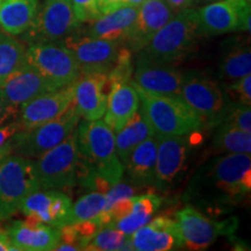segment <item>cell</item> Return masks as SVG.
<instances>
[{"label": "cell", "mask_w": 251, "mask_h": 251, "mask_svg": "<svg viewBox=\"0 0 251 251\" xmlns=\"http://www.w3.org/2000/svg\"><path fill=\"white\" fill-rule=\"evenodd\" d=\"M250 191V153H225L198 172L188 192L197 201L220 207L237 205Z\"/></svg>", "instance_id": "obj_1"}, {"label": "cell", "mask_w": 251, "mask_h": 251, "mask_svg": "<svg viewBox=\"0 0 251 251\" xmlns=\"http://www.w3.org/2000/svg\"><path fill=\"white\" fill-rule=\"evenodd\" d=\"M77 180L86 174H96L113 186L122 179L125 165L115 149V133L98 120H85L77 126Z\"/></svg>", "instance_id": "obj_2"}, {"label": "cell", "mask_w": 251, "mask_h": 251, "mask_svg": "<svg viewBox=\"0 0 251 251\" xmlns=\"http://www.w3.org/2000/svg\"><path fill=\"white\" fill-rule=\"evenodd\" d=\"M200 36L196 8L177 12L174 18L156 33L149 43L140 50L137 64H171L184 58Z\"/></svg>", "instance_id": "obj_3"}, {"label": "cell", "mask_w": 251, "mask_h": 251, "mask_svg": "<svg viewBox=\"0 0 251 251\" xmlns=\"http://www.w3.org/2000/svg\"><path fill=\"white\" fill-rule=\"evenodd\" d=\"M135 89L139 93L140 112L157 137L191 135L205 126L180 97L159 96Z\"/></svg>", "instance_id": "obj_4"}, {"label": "cell", "mask_w": 251, "mask_h": 251, "mask_svg": "<svg viewBox=\"0 0 251 251\" xmlns=\"http://www.w3.org/2000/svg\"><path fill=\"white\" fill-rule=\"evenodd\" d=\"M79 119V114L72 103L67 111L54 120L29 129L19 130L9 141L11 153L30 159L39 158L67 139L77 128Z\"/></svg>", "instance_id": "obj_5"}, {"label": "cell", "mask_w": 251, "mask_h": 251, "mask_svg": "<svg viewBox=\"0 0 251 251\" xmlns=\"http://www.w3.org/2000/svg\"><path fill=\"white\" fill-rule=\"evenodd\" d=\"M37 190L41 188L34 171V161L8 153L0 162V220L15 214L25 198Z\"/></svg>", "instance_id": "obj_6"}, {"label": "cell", "mask_w": 251, "mask_h": 251, "mask_svg": "<svg viewBox=\"0 0 251 251\" xmlns=\"http://www.w3.org/2000/svg\"><path fill=\"white\" fill-rule=\"evenodd\" d=\"M76 129L58 146L34 161V171L41 190H64L77 183Z\"/></svg>", "instance_id": "obj_7"}, {"label": "cell", "mask_w": 251, "mask_h": 251, "mask_svg": "<svg viewBox=\"0 0 251 251\" xmlns=\"http://www.w3.org/2000/svg\"><path fill=\"white\" fill-rule=\"evenodd\" d=\"M79 26L70 0H46V4L37 11L35 19L23 35L29 45L63 42L77 31Z\"/></svg>", "instance_id": "obj_8"}, {"label": "cell", "mask_w": 251, "mask_h": 251, "mask_svg": "<svg viewBox=\"0 0 251 251\" xmlns=\"http://www.w3.org/2000/svg\"><path fill=\"white\" fill-rule=\"evenodd\" d=\"M26 63L58 89L74 84L81 75L76 58L62 42L29 45L26 49Z\"/></svg>", "instance_id": "obj_9"}, {"label": "cell", "mask_w": 251, "mask_h": 251, "mask_svg": "<svg viewBox=\"0 0 251 251\" xmlns=\"http://www.w3.org/2000/svg\"><path fill=\"white\" fill-rule=\"evenodd\" d=\"M196 11L200 35L216 36L235 30L250 31L251 8L248 0H216Z\"/></svg>", "instance_id": "obj_10"}, {"label": "cell", "mask_w": 251, "mask_h": 251, "mask_svg": "<svg viewBox=\"0 0 251 251\" xmlns=\"http://www.w3.org/2000/svg\"><path fill=\"white\" fill-rule=\"evenodd\" d=\"M184 247L191 250H205L219 236H233L238 221L236 218L216 221L207 218L192 205L185 206L176 214Z\"/></svg>", "instance_id": "obj_11"}, {"label": "cell", "mask_w": 251, "mask_h": 251, "mask_svg": "<svg viewBox=\"0 0 251 251\" xmlns=\"http://www.w3.org/2000/svg\"><path fill=\"white\" fill-rule=\"evenodd\" d=\"M62 43L76 58L81 74H108L117 62L119 50L124 46L117 41L92 37L78 30L63 40Z\"/></svg>", "instance_id": "obj_12"}, {"label": "cell", "mask_w": 251, "mask_h": 251, "mask_svg": "<svg viewBox=\"0 0 251 251\" xmlns=\"http://www.w3.org/2000/svg\"><path fill=\"white\" fill-rule=\"evenodd\" d=\"M180 98L201 119L203 125H219L227 107L219 84L203 77H185Z\"/></svg>", "instance_id": "obj_13"}, {"label": "cell", "mask_w": 251, "mask_h": 251, "mask_svg": "<svg viewBox=\"0 0 251 251\" xmlns=\"http://www.w3.org/2000/svg\"><path fill=\"white\" fill-rule=\"evenodd\" d=\"M74 84L40 94L23 103L17 115L21 129H29L62 115L74 103Z\"/></svg>", "instance_id": "obj_14"}, {"label": "cell", "mask_w": 251, "mask_h": 251, "mask_svg": "<svg viewBox=\"0 0 251 251\" xmlns=\"http://www.w3.org/2000/svg\"><path fill=\"white\" fill-rule=\"evenodd\" d=\"M71 206L70 197L59 190H37L25 198L20 209L27 216V224L62 227Z\"/></svg>", "instance_id": "obj_15"}, {"label": "cell", "mask_w": 251, "mask_h": 251, "mask_svg": "<svg viewBox=\"0 0 251 251\" xmlns=\"http://www.w3.org/2000/svg\"><path fill=\"white\" fill-rule=\"evenodd\" d=\"M109 91L108 74H81L74 84V105L79 117L90 121L101 119L107 107Z\"/></svg>", "instance_id": "obj_16"}, {"label": "cell", "mask_w": 251, "mask_h": 251, "mask_svg": "<svg viewBox=\"0 0 251 251\" xmlns=\"http://www.w3.org/2000/svg\"><path fill=\"white\" fill-rule=\"evenodd\" d=\"M188 148V135L158 137L152 186L165 191L174 185L186 163Z\"/></svg>", "instance_id": "obj_17"}, {"label": "cell", "mask_w": 251, "mask_h": 251, "mask_svg": "<svg viewBox=\"0 0 251 251\" xmlns=\"http://www.w3.org/2000/svg\"><path fill=\"white\" fill-rule=\"evenodd\" d=\"M131 250L169 251L184 247L176 219L159 215L130 235Z\"/></svg>", "instance_id": "obj_18"}, {"label": "cell", "mask_w": 251, "mask_h": 251, "mask_svg": "<svg viewBox=\"0 0 251 251\" xmlns=\"http://www.w3.org/2000/svg\"><path fill=\"white\" fill-rule=\"evenodd\" d=\"M175 15L176 12L165 0H147L139 7V13L126 45L133 52H139Z\"/></svg>", "instance_id": "obj_19"}, {"label": "cell", "mask_w": 251, "mask_h": 251, "mask_svg": "<svg viewBox=\"0 0 251 251\" xmlns=\"http://www.w3.org/2000/svg\"><path fill=\"white\" fill-rule=\"evenodd\" d=\"M185 75L170 64L139 63L130 83L146 92L166 97H180Z\"/></svg>", "instance_id": "obj_20"}, {"label": "cell", "mask_w": 251, "mask_h": 251, "mask_svg": "<svg viewBox=\"0 0 251 251\" xmlns=\"http://www.w3.org/2000/svg\"><path fill=\"white\" fill-rule=\"evenodd\" d=\"M57 89L58 87L54 83L47 79L27 63L14 74H12L0 85V90L4 93L6 101L17 111H19V107L28 100Z\"/></svg>", "instance_id": "obj_21"}, {"label": "cell", "mask_w": 251, "mask_h": 251, "mask_svg": "<svg viewBox=\"0 0 251 251\" xmlns=\"http://www.w3.org/2000/svg\"><path fill=\"white\" fill-rule=\"evenodd\" d=\"M137 13L139 7L121 6L90 21V27L87 28L85 34L102 40L117 41L125 45L133 29Z\"/></svg>", "instance_id": "obj_22"}, {"label": "cell", "mask_w": 251, "mask_h": 251, "mask_svg": "<svg viewBox=\"0 0 251 251\" xmlns=\"http://www.w3.org/2000/svg\"><path fill=\"white\" fill-rule=\"evenodd\" d=\"M17 251L54 250L59 241V228L46 224L29 225L15 221L6 231Z\"/></svg>", "instance_id": "obj_23"}, {"label": "cell", "mask_w": 251, "mask_h": 251, "mask_svg": "<svg viewBox=\"0 0 251 251\" xmlns=\"http://www.w3.org/2000/svg\"><path fill=\"white\" fill-rule=\"evenodd\" d=\"M139 93L131 83L111 86L103 121L114 133H118L139 111Z\"/></svg>", "instance_id": "obj_24"}, {"label": "cell", "mask_w": 251, "mask_h": 251, "mask_svg": "<svg viewBox=\"0 0 251 251\" xmlns=\"http://www.w3.org/2000/svg\"><path fill=\"white\" fill-rule=\"evenodd\" d=\"M157 146L158 137L152 135L151 137L141 142L131 151L128 162L125 164V172L128 180L135 186H147L152 185L155 176Z\"/></svg>", "instance_id": "obj_25"}, {"label": "cell", "mask_w": 251, "mask_h": 251, "mask_svg": "<svg viewBox=\"0 0 251 251\" xmlns=\"http://www.w3.org/2000/svg\"><path fill=\"white\" fill-rule=\"evenodd\" d=\"M39 11V0H0V29L9 35H21Z\"/></svg>", "instance_id": "obj_26"}, {"label": "cell", "mask_w": 251, "mask_h": 251, "mask_svg": "<svg viewBox=\"0 0 251 251\" xmlns=\"http://www.w3.org/2000/svg\"><path fill=\"white\" fill-rule=\"evenodd\" d=\"M163 199L153 193H147L142 196L133 197V208L125 218L112 222L113 227L122 231L127 236H130L137 229L147 225L162 205Z\"/></svg>", "instance_id": "obj_27"}, {"label": "cell", "mask_w": 251, "mask_h": 251, "mask_svg": "<svg viewBox=\"0 0 251 251\" xmlns=\"http://www.w3.org/2000/svg\"><path fill=\"white\" fill-rule=\"evenodd\" d=\"M152 135H155L152 128L150 127L148 121L139 109L129 122L118 131L115 136V149L122 164L125 165L128 162L131 151L141 142L151 137Z\"/></svg>", "instance_id": "obj_28"}, {"label": "cell", "mask_w": 251, "mask_h": 251, "mask_svg": "<svg viewBox=\"0 0 251 251\" xmlns=\"http://www.w3.org/2000/svg\"><path fill=\"white\" fill-rule=\"evenodd\" d=\"M26 64V47L9 34H0V85Z\"/></svg>", "instance_id": "obj_29"}, {"label": "cell", "mask_w": 251, "mask_h": 251, "mask_svg": "<svg viewBox=\"0 0 251 251\" xmlns=\"http://www.w3.org/2000/svg\"><path fill=\"white\" fill-rule=\"evenodd\" d=\"M213 140V148L219 153H250L251 131L219 124Z\"/></svg>", "instance_id": "obj_30"}, {"label": "cell", "mask_w": 251, "mask_h": 251, "mask_svg": "<svg viewBox=\"0 0 251 251\" xmlns=\"http://www.w3.org/2000/svg\"><path fill=\"white\" fill-rule=\"evenodd\" d=\"M221 77L225 81L233 83L247 75H251L250 47L236 45L229 48L221 61Z\"/></svg>", "instance_id": "obj_31"}, {"label": "cell", "mask_w": 251, "mask_h": 251, "mask_svg": "<svg viewBox=\"0 0 251 251\" xmlns=\"http://www.w3.org/2000/svg\"><path fill=\"white\" fill-rule=\"evenodd\" d=\"M85 250L90 251H114L131 250L130 237L125 235L112 225L102 226L98 233L86 244Z\"/></svg>", "instance_id": "obj_32"}, {"label": "cell", "mask_w": 251, "mask_h": 251, "mask_svg": "<svg viewBox=\"0 0 251 251\" xmlns=\"http://www.w3.org/2000/svg\"><path fill=\"white\" fill-rule=\"evenodd\" d=\"M105 205V193L92 191L81 197L74 206H71L65 225L75 224L84 220H94L103 211Z\"/></svg>", "instance_id": "obj_33"}, {"label": "cell", "mask_w": 251, "mask_h": 251, "mask_svg": "<svg viewBox=\"0 0 251 251\" xmlns=\"http://www.w3.org/2000/svg\"><path fill=\"white\" fill-rule=\"evenodd\" d=\"M133 72V51L127 46H122L119 50L114 67L108 72V79L111 86L115 85V84L130 83Z\"/></svg>", "instance_id": "obj_34"}, {"label": "cell", "mask_w": 251, "mask_h": 251, "mask_svg": "<svg viewBox=\"0 0 251 251\" xmlns=\"http://www.w3.org/2000/svg\"><path fill=\"white\" fill-rule=\"evenodd\" d=\"M219 124H225L246 131H251V107L250 105L237 102L227 106ZM218 126V125H216Z\"/></svg>", "instance_id": "obj_35"}, {"label": "cell", "mask_w": 251, "mask_h": 251, "mask_svg": "<svg viewBox=\"0 0 251 251\" xmlns=\"http://www.w3.org/2000/svg\"><path fill=\"white\" fill-rule=\"evenodd\" d=\"M75 14L80 24H86L100 14L98 0H70Z\"/></svg>", "instance_id": "obj_36"}, {"label": "cell", "mask_w": 251, "mask_h": 251, "mask_svg": "<svg viewBox=\"0 0 251 251\" xmlns=\"http://www.w3.org/2000/svg\"><path fill=\"white\" fill-rule=\"evenodd\" d=\"M231 97L237 99V102L250 105L251 102V75H247L240 79L230 83L228 87Z\"/></svg>", "instance_id": "obj_37"}, {"label": "cell", "mask_w": 251, "mask_h": 251, "mask_svg": "<svg viewBox=\"0 0 251 251\" xmlns=\"http://www.w3.org/2000/svg\"><path fill=\"white\" fill-rule=\"evenodd\" d=\"M135 187L133 185L128 183H122V180L119 181L115 185L109 188L108 192L105 194L106 196V205L105 208H103V213L108 212L109 208L113 206V203L118 201L119 199H122V198H129L135 196Z\"/></svg>", "instance_id": "obj_38"}, {"label": "cell", "mask_w": 251, "mask_h": 251, "mask_svg": "<svg viewBox=\"0 0 251 251\" xmlns=\"http://www.w3.org/2000/svg\"><path fill=\"white\" fill-rule=\"evenodd\" d=\"M19 130H21V126L17 119L0 126V149L5 147Z\"/></svg>", "instance_id": "obj_39"}, {"label": "cell", "mask_w": 251, "mask_h": 251, "mask_svg": "<svg viewBox=\"0 0 251 251\" xmlns=\"http://www.w3.org/2000/svg\"><path fill=\"white\" fill-rule=\"evenodd\" d=\"M17 115L18 111L8 105V102L6 101L4 93L0 90V126L17 119Z\"/></svg>", "instance_id": "obj_40"}, {"label": "cell", "mask_w": 251, "mask_h": 251, "mask_svg": "<svg viewBox=\"0 0 251 251\" xmlns=\"http://www.w3.org/2000/svg\"><path fill=\"white\" fill-rule=\"evenodd\" d=\"M125 0H98L100 14L108 13V12L114 11L121 6H124Z\"/></svg>", "instance_id": "obj_41"}, {"label": "cell", "mask_w": 251, "mask_h": 251, "mask_svg": "<svg viewBox=\"0 0 251 251\" xmlns=\"http://www.w3.org/2000/svg\"><path fill=\"white\" fill-rule=\"evenodd\" d=\"M165 1L166 4L174 9L176 13H177V12L183 11V9L192 7V2H191V0H165Z\"/></svg>", "instance_id": "obj_42"}, {"label": "cell", "mask_w": 251, "mask_h": 251, "mask_svg": "<svg viewBox=\"0 0 251 251\" xmlns=\"http://www.w3.org/2000/svg\"><path fill=\"white\" fill-rule=\"evenodd\" d=\"M0 251H17L6 231H0Z\"/></svg>", "instance_id": "obj_43"}, {"label": "cell", "mask_w": 251, "mask_h": 251, "mask_svg": "<svg viewBox=\"0 0 251 251\" xmlns=\"http://www.w3.org/2000/svg\"><path fill=\"white\" fill-rule=\"evenodd\" d=\"M8 153H11V144H9V142L6 144L5 147H2V148L0 149V162H1L2 159L8 155Z\"/></svg>", "instance_id": "obj_44"}, {"label": "cell", "mask_w": 251, "mask_h": 251, "mask_svg": "<svg viewBox=\"0 0 251 251\" xmlns=\"http://www.w3.org/2000/svg\"><path fill=\"white\" fill-rule=\"evenodd\" d=\"M147 0H125L124 1V6H135V7H140L143 2H146Z\"/></svg>", "instance_id": "obj_45"}, {"label": "cell", "mask_w": 251, "mask_h": 251, "mask_svg": "<svg viewBox=\"0 0 251 251\" xmlns=\"http://www.w3.org/2000/svg\"><path fill=\"white\" fill-rule=\"evenodd\" d=\"M216 0H191V2H192V6H203V5H207V4H211V2H214Z\"/></svg>", "instance_id": "obj_46"}, {"label": "cell", "mask_w": 251, "mask_h": 251, "mask_svg": "<svg viewBox=\"0 0 251 251\" xmlns=\"http://www.w3.org/2000/svg\"><path fill=\"white\" fill-rule=\"evenodd\" d=\"M2 33V31H0V34H1Z\"/></svg>", "instance_id": "obj_47"}, {"label": "cell", "mask_w": 251, "mask_h": 251, "mask_svg": "<svg viewBox=\"0 0 251 251\" xmlns=\"http://www.w3.org/2000/svg\"><path fill=\"white\" fill-rule=\"evenodd\" d=\"M248 1H250V0H248Z\"/></svg>", "instance_id": "obj_48"}]
</instances>
